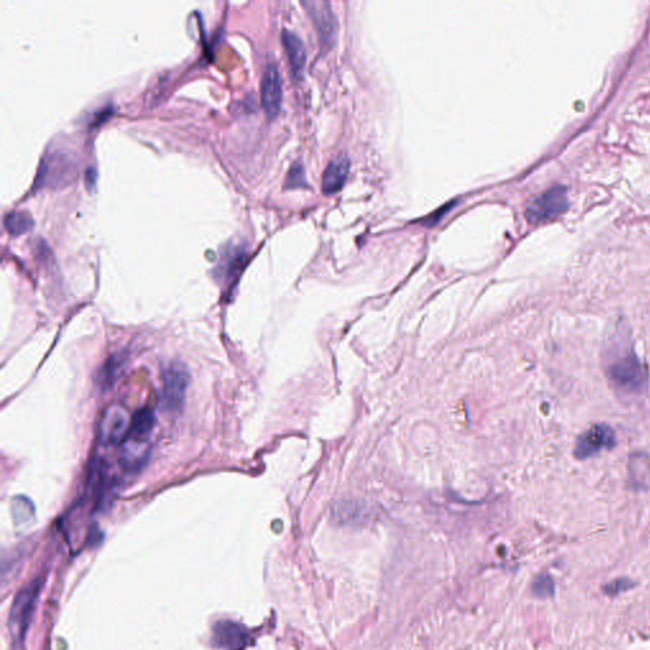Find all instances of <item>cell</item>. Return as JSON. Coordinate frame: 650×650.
<instances>
[{
	"label": "cell",
	"mask_w": 650,
	"mask_h": 650,
	"mask_svg": "<svg viewBox=\"0 0 650 650\" xmlns=\"http://www.w3.org/2000/svg\"><path fill=\"white\" fill-rule=\"evenodd\" d=\"M285 183L286 188L307 187V175L302 162H296L292 164V167L288 170Z\"/></svg>",
	"instance_id": "cell-17"
},
{
	"label": "cell",
	"mask_w": 650,
	"mask_h": 650,
	"mask_svg": "<svg viewBox=\"0 0 650 650\" xmlns=\"http://www.w3.org/2000/svg\"><path fill=\"white\" fill-rule=\"evenodd\" d=\"M567 188L554 186L533 197L526 208V216L531 223H541L552 219L568 208Z\"/></svg>",
	"instance_id": "cell-4"
},
{
	"label": "cell",
	"mask_w": 650,
	"mask_h": 650,
	"mask_svg": "<svg viewBox=\"0 0 650 650\" xmlns=\"http://www.w3.org/2000/svg\"><path fill=\"white\" fill-rule=\"evenodd\" d=\"M126 363V357L124 353H113L106 360L105 365L100 367L98 372V384L100 388L110 389L117 380L121 371Z\"/></svg>",
	"instance_id": "cell-14"
},
{
	"label": "cell",
	"mask_w": 650,
	"mask_h": 650,
	"mask_svg": "<svg viewBox=\"0 0 650 650\" xmlns=\"http://www.w3.org/2000/svg\"><path fill=\"white\" fill-rule=\"evenodd\" d=\"M607 376L613 388L624 394H642L648 385V371L634 352L618 357L608 365Z\"/></svg>",
	"instance_id": "cell-1"
},
{
	"label": "cell",
	"mask_w": 650,
	"mask_h": 650,
	"mask_svg": "<svg viewBox=\"0 0 650 650\" xmlns=\"http://www.w3.org/2000/svg\"><path fill=\"white\" fill-rule=\"evenodd\" d=\"M261 95L264 111L269 119H273L281 110L282 81L280 71L275 64H271L264 70L261 85Z\"/></svg>",
	"instance_id": "cell-9"
},
{
	"label": "cell",
	"mask_w": 650,
	"mask_h": 650,
	"mask_svg": "<svg viewBox=\"0 0 650 650\" xmlns=\"http://www.w3.org/2000/svg\"><path fill=\"white\" fill-rule=\"evenodd\" d=\"M632 587V581L626 579V578H620V579H616V581H610L607 583L606 586H603V592L607 594V596H618V594L624 592V591H627Z\"/></svg>",
	"instance_id": "cell-18"
},
{
	"label": "cell",
	"mask_w": 650,
	"mask_h": 650,
	"mask_svg": "<svg viewBox=\"0 0 650 650\" xmlns=\"http://www.w3.org/2000/svg\"><path fill=\"white\" fill-rule=\"evenodd\" d=\"M4 226L12 235H22L33 228V218L27 211H9L4 216Z\"/></svg>",
	"instance_id": "cell-15"
},
{
	"label": "cell",
	"mask_w": 650,
	"mask_h": 650,
	"mask_svg": "<svg viewBox=\"0 0 650 650\" xmlns=\"http://www.w3.org/2000/svg\"><path fill=\"white\" fill-rule=\"evenodd\" d=\"M213 642L220 650H243L249 644V632L239 622L223 620L213 625Z\"/></svg>",
	"instance_id": "cell-8"
},
{
	"label": "cell",
	"mask_w": 650,
	"mask_h": 650,
	"mask_svg": "<svg viewBox=\"0 0 650 650\" xmlns=\"http://www.w3.org/2000/svg\"><path fill=\"white\" fill-rule=\"evenodd\" d=\"M282 42L288 52V60H290V68L291 73L295 79H300L304 73V68L307 64V49L305 45L296 33L294 32L285 31L282 32Z\"/></svg>",
	"instance_id": "cell-12"
},
{
	"label": "cell",
	"mask_w": 650,
	"mask_h": 650,
	"mask_svg": "<svg viewBox=\"0 0 650 650\" xmlns=\"http://www.w3.org/2000/svg\"><path fill=\"white\" fill-rule=\"evenodd\" d=\"M616 446V435L606 423L594 425L577 439L574 456L578 460H587L605 450H611Z\"/></svg>",
	"instance_id": "cell-5"
},
{
	"label": "cell",
	"mask_w": 650,
	"mask_h": 650,
	"mask_svg": "<svg viewBox=\"0 0 650 650\" xmlns=\"http://www.w3.org/2000/svg\"><path fill=\"white\" fill-rule=\"evenodd\" d=\"M350 162L347 155L339 154L331 159V162L324 170L321 188L325 194H333L338 192L343 187L344 183L348 178L350 173Z\"/></svg>",
	"instance_id": "cell-11"
},
{
	"label": "cell",
	"mask_w": 650,
	"mask_h": 650,
	"mask_svg": "<svg viewBox=\"0 0 650 650\" xmlns=\"http://www.w3.org/2000/svg\"><path fill=\"white\" fill-rule=\"evenodd\" d=\"M41 591L40 579L32 581L14 597L9 613V632L12 634V650H25V638L31 624L32 615Z\"/></svg>",
	"instance_id": "cell-2"
},
{
	"label": "cell",
	"mask_w": 650,
	"mask_h": 650,
	"mask_svg": "<svg viewBox=\"0 0 650 650\" xmlns=\"http://www.w3.org/2000/svg\"><path fill=\"white\" fill-rule=\"evenodd\" d=\"M149 455L150 447L148 441L127 436L121 444L119 463L127 473H136L144 468L149 460Z\"/></svg>",
	"instance_id": "cell-10"
},
{
	"label": "cell",
	"mask_w": 650,
	"mask_h": 650,
	"mask_svg": "<svg viewBox=\"0 0 650 650\" xmlns=\"http://www.w3.org/2000/svg\"><path fill=\"white\" fill-rule=\"evenodd\" d=\"M450 207H451V205H447V206H444V208H441L439 211H436V213H432L431 216H428V218H427V219L425 220V223H427L425 225H430V226L436 225L438 221L441 220V218L444 216V213H446V211H447V210H449Z\"/></svg>",
	"instance_id": "cell-19"
},
{
	"label": "cell",
	"mask_w": 650,
	"mask_h": 650,
	"mask_svg": "<svg viewBox=\"0 0 650 650\" xmlns=\"http://www.w3.org/2000/svg\"><path fill=\"white\" fill-rule=\"evenodd\" d=\"M131 418L124 406L112 404L107 406L100 423V441L105 444H122L127 437Z\"/></svg>",
	"instance_id": "cell-6"
},
{
	"label": "cell",
	"mask_w": 650,
	"mask_h": 650,
	"mask_svg": "<svg viewBox=\"0 0 650 650\" xmlns=\"http://www.w3.org/2000/svg\"><path fill=\"white\" fill-rule=\"evenodd\" d=\"M162 404L169 412H179L186 401L191 374L184 363L169 362L162 372Z\"/></svg>",
	"instance_id": "cell-3"
},
{
	"label": "cell",
	"mask_w": 650,
	"mask_h": 650,
	"mask_svg": "<svg viewBox=\"0 0 650 650\" xmlns=\"http://www.w3.org/2000/svg\"><path fill=\"white\" fill-rule=\"evenodd\" d=\"M532 593L538 598H549L554 596L555 583L548 573L536 575L531 584Z\"/></svg>",
	"instance_id": "cell-16"
},
{
	"label": "cell",
	"mask_w": 650,
	"mask_h": 650,
	"mask_svg": "<svg viewBox=\"0 0 650 650\" xmlns=\"http://www.w3.org/2000/svg\"><path fill=\"white\" fill-rule=\"evenodd\" d=\"M155 413L151 408H140L136 412L132 414L131 425L129 435L130 437L138 438L143 441H149L151 436V432L155 427Z\"/></svg>",
	"instance_id": "cell-13"
},
{
	"label": "cell",
	"mask_w": 650,
	"mask_h": 650,
	"mask_svg": "<svg viewBox=\"0 0 650 650\" xmlns=\"http://www.w3.org/2000/svg\"><path fill=\"white\" fill-rule=\"evenodd\" d=\"M309 16L313 18L314 25L319 32L321 45L325 49L331 47L337 40L338 25L334 13L328 1L324 0H310L302 1Z\"/></svg>",
	"instance_id": "cell-7"
}]
</instances>
